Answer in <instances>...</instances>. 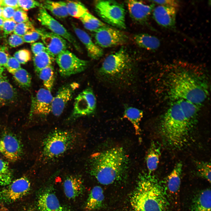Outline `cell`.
Masks as SVG:
<instances>
[{
    "label": "cell",
    "mask_w": 211,
    "mask_h": 211,
    "mask_svg": "<svg viewBox=\"0 0 211 211\" xmlns=\"http://www.w3.org/2000/svg\"><path fill=\"white\" fill-rule=\"evenodd\" d=\"M173 67L164 79V84L169 96L176 101L183 99L201 104L208 94L206 80L193 69Z\"/></svg>",
    "instance_id": "6da1fadb"
},
{
    "label": "cell",
    "mask_w": 211,
    "mask_h": 211,
    "mask_svg": "<svg viewBox=\"0 0 211 211\" xmlns=\"http://www.w3.org/2000/svg\"><path fill=\"white\" fill-rule=\"evenodd\" d=\"M89 164L90 174L100 183L108 185L126 176L129 159L124 149L116 147L93 153Z\"/></svg>",
    "instance_id": "7a4b0ae2"
},
{
    "label": "cell",
    "mask_w": 211,
    "mask_h": 211,
    "mask_svg": "<svg viewBox=\"0 0 211 211\" xmlns=\"http://www.w3.org/2000/svg\"><path fill=\"white\" fill-rule=\"evenodd\" d=\"M130 201L133 211H167L169 205L166 188L148 172L139 175Z\"/></svg>",
    "instance_id": "3957f363"
},
{
    "label": "cell",
    "mask_w": 211,
    "mask_h": 211,
    "mask_svg": "<svg viewBox=\"0 0 211 211\" xmlns=\"http://www.w3.org/2000/svg\"><path fill=\"white\" fill-rule=\"evenodd\" d=\"M132 62L125 50L120 48L108 55L98 72L101 80L111 85L124 87L131 85L137 73Z\"/></svg>",
    "instance_id": "277c9868"
},
{
    "label": "cell",
    "mask_w": 211,
    "mask_h": 211,
    "mask_svg": "<svg viewBox=\"0 0 211 211\" xmlns=\"http://www.w3.org/2000/svg\"><path fill=\"white\" fill-rule=\"evenodd\" d=\"M159 126V132L164 142L173 149L180 148L186 143L192 127L177 101L165 113Z\"/></svg>",
    "instance_id": "5b68a950"
},
{
    "label": "cell",
    "mask_w": 211,
    "mask_h": 211,
    "mask_svg": "<svg viewBox=\"0 0 211 211\" xmlns=\"http://www.w3.org/2000/svg\"><path fill=\"white\" fill-rule=\"evenodd\" d=\"M81 133L74 129H55L49 132L42 142L41 159L51 162L74 148L79 143Z\"/></svg>",
    "instance_id": "8992f818"
},
{
    "label": "cell",
    "mask_w": 211,
    "mask_h": 211,
    "mask_svg": "<svg viewBox=\"0 0 211 211\" xmlns=\"http://www.w3.org/2000/svg\"><path fill=\"white\" fill-rule=\"evenodd\" d=\"M95 9L106 23L120 29L126 28L125 10L122 4L115 1L98 0L95 2Z\"/></svg>",
    "instance_id": "52a82bcc"
},
{
    "label": "cell",
    "mask_w": 211,
    "mask_h": 211,
    "mask_svg": "<svg viewBox=\"0 0 211 211\" xmlns=\"http://www.w3.org/2000/svg\"><path fill=\"white\" fill-rule=\"evenodd\" d=\"M60 75L67 77L80 73L87 68L89 62L81 59L68 50L63 51L55 58Z\"/></svg>",
    "instance_id": "ba28073f"
},
{
    "label": "cell",
    "mask_w": 211,
    "mask_h": 211,
    "mask_svg": "<svg viewBox=\"0 0 211 211\" xmlns=\"http://www.w3.org/2000/svg\"><path fill=\"white\" fill-rule=\"evenodd\" d=\"M37 19L42 25L50 31L62 37L71 44L77 51L81 52L79 45L74 36L44 8H40Z\"/></svg>",
    "instance_id": "9c48e42d"
},
{
    "label": "cell",
    "mask_w": 211,
    "mask_h": 211,
    "mask_svg": "<svg viewBox=\"0 0 211 211\" xmlns=\"http://www.w3.org/2000/svg\"><path fill=\"white\" fill-rule=\"evenodd\" d=\"M96 104V98L92 90L90 88H87L75 98L70 119H75L93 114L95 110Z\"/></svg>",
    "instance_id": "30bf717a"
},
{
    "label": "cell",
    "mask_w": 211,
    "mask_h": 211,
    "mask_svg": "<svg viewBox=\"0 0 211 211\" xmlns=\"http://www.w3.org/2000/svg\"><path fill=\"white\" fill-rule=\"evenodd\" d=\"M30 188V183L27 178H18L0 190V201L7 203L15 202L25 196Z\"/></svg>",
    "instance_id": "8fae6325"
},
{
    "label": "cell",
    "mask_w": 211,
    "mask_h": 211,
    "mask_svg": "<svg viewBox=\"0 0 211 211\" xmlns=\"http://www.w3.org/2000/svg\"><path fill=\"white\" fill-rule=\"evenodd\" d=\"M96 45L100 47L107 48L123 44L128 38L122 32L106 26L101 27L94 32Z\"/></svg>",
    "instance_id": "7c38bea8"
},
{
    "label": "cell",
    "mask_w": 211,
    "mask_h": 211,
    "mask_svg": "<svg viewBox=\"0 0 211 211\" xmlns=\"http://www.w3.org/2000/svg\"><path fill=\"white\" fill-rule=\"evenodd\" d=\"M36 30L39 34L47 52L53 59L69 48L68 42L61 36L44 28Z\"/></svg>",
    "instance_id": "4fadbf2b"
},
{
    "label": "cell",
    "mask_w": 211,
    "mask_h": 211,
    "mask_svg": "<svg viewBox=\"0 0 211 211\" xmlns=\"http://www.w3.org/2000/svg\"><path fill=\"white\" fill-rule=\"evenodd\" d=\"M79 86L78 83L73 82L65 84L59 88L52 100L51 113L54 115L58 117L62 114L75 91Z\"/></svg>",
    "instance_id": "5bb4252c"
},
{
    "label": "cell",
    "mask_w": 211,
    "mask_h": 211,
    "mask_svg": "<svg viewBox=\"0 0 211 211\" xmlns=\"http://www.w3.org/2000/svg\"><path fill=\"white\" fill-rule=\"evenodd\" d=\"M53 97L51 91L41 88L32 98L30 114L45 117L51 113Z\"/></svg>",
    "instance_id": "9a60e30c"
},
{
    "label": "cell",
    "mask_w": 211,
    "mask_h": 211,
    "mask_svg": "<svg viewBox=\"0 0 211 211\" xmlns=\"http://www.w3.org/2000/svg\"><path fill=\"white\" fill-rule=\"evenodd\" d=\"M22 152L21 143L15 136L4 135L0 139V152L8 160L15 162L21 157Z\"/></svg>",
    "instance_id": "2e32d148"
},
{
    "label": "cell",
    "mask_w": 211,
    "mask_h": 211,
    "mask_svg": "<svg viewBox=\"0 0 211 211\" xmlns=\"http://www.w3.org/2000/svg\"><path fill=\"white\" fill-rule=\"evenodd\" d=\"M153 17L159 25L171 28L175 26L176 14V8L171 7L159 5L153 11Z\"/></svg>",
    "instance_id": "e0dca14e"
},
{
    "label": "cell",
    "mask_w": 211,
    "mask_h": 211,
    "mask_svg": "<svg viewBox=\"0 0 211 211\" xmlns=\"http://www.w3.org/2000/svg\"><path fill=\"white\" fill-rule=\"evenodd\" d=\"M126 3L131 16L139 22H143L148 19L155 6L153 3L148 5L136 0H128Z\"/></svg>",
    "instance_id": "ac0fdd59"
},
{
    "label": "cell",
    "mask_w": 211,
    "mask_h": 211,
    "mask_svg": "<svg viewBox=\"0 0 211 211\" xmlns=\"http://www.w3.org/2000/svg\"><path fill=\"white\" fill-rule=\"evenodd\" d=\"M72 27L76 36L85 46L88 56L94 59L101 57L103 55V50L93 42L88 34L74 25Z\"/></svg>",
    "instance_id": "d6986e66"
},
{
    "label": "cell",
    "mask_w": 211,
    "mask_h": 211,
    "mask_svg": "<svg viewBox=\"0 0 211 211\" xmlns=\"http://www.w3.org/2000/svg\"><path fill=\"white\" fill-rule=\"evenodd\" d=\"M63 185L64 193L69 199H74L79 196L84 189L83 180L78 176H68L64 180Z\"/></svg>",
    "instance_id": "ffe728a7"
},
{
    "label": "cell",
    "mask_w": 211,
    "mask_h": 211,
    "mask_svg": "<svg viewBox=\"0 0 211 211\" xmlns=\"http://www.w3.org/2000/svg\"><path fill=\"white\" fill-rule=\"evenodd\" d=\"M37 204L39 211H55L61 206L55 194L49 190L40 195Z\"/></svg>",
    "instance_id": "44dd1931"
},
{
    "label": "cell",
    "mask_w": 211,
    "mask_h": 211,
    "mask_svg": "<svg viewBox=\"0 0 211 211\" xmlns=\"http://www.w3.org/2000/svg\"><path fill=\"white\" fill-rule=\"evenodd\" d=\"M211 190H203L194 197L191 206V211H211Z\"/></svg>",
    "instance_id": "7402d4cb"
},
{
    "label": "cell",
    "mask_w": 211,
    "mask_h": 211,
    "mask_svg": "<svg viewBox=\"0 0 211 211\" xmlns=\"http://www.w3.org/2000/svg\"><path fill=\"white\" fill-rule=\"evenodd\" d=\"M104 198L101 187L95 186L89 193L86 203L85 209L87 211H91L101 208L103 206Z\"/></svg>",
    "instance_id": "603a6c76"
},
{
    "label": "cell",
    "mask_w": 211,
    "mask_h": 211,
    "mask_svg": "<svg viewBox=\"0 0 211 211\" xmlns=\"http://www.w3.org/2000/svg\"><path fill=\"white\" fill-rule=\"evenodd\" d=\"M17 97L16 90L5 77L0 84V107L14 102Z\"/></svg>",
    "instance_id": "cb8c5ba5"
},
{
    "label": "cell",
    "mask_w": 211,
    "mask_h": 211,
    "mask_svg": "<svg viewBox=\"0 0 211 211\" xmlns=\"http://www.w3.org/2000/svg\"><path fill=\"white\" fill-rule=\"evenodd\" d=\"M161 155V146L159 143L152 142L146 156L148 172L152 173L157 168Z\"/></svg>",
    "instance_id": "d4e9b609"
},
{
    "label": "cell",
    "mask_w": 211,
    "mask_h": 211,
    "mask_svg": "<svg viewBox=\"0 0 211 211\" xmlns=\"http://www.w3.org/2000/svg\"><path fill=\"white\" fill-rule=\"evenodd\" d=\"M41 4V7L49 11L54 16L58 18H65L69 16L66 2L46 0L44 1Z\"/></svg>",
    "instance_id": "484cf974"
},
{
    "label": "cell",
    "mask_w": 211,
    "mask_h": 211,
    "mask_svg": "<svg viewBox=\"0 0 211 211\" xmlns=\"http://www.w3.org/2000/svg\"><path fill=\"white\" fill-rule=\"evenodd\" d=\"M182 168V163H177L167 178L166 188L171 193H176L179 190Z\"/></svg>",
    "instance_id": "4316f807"
},
{
    "label": "cell",
    "mask_w": 211,
    "mask_h": 211,
    "mask_svg": "<svg viewBox=\"0 0 211 211\" xmlns=\"http://www.w3.org/2000/svg\"><path fill=\"white\" fill-rule=\"evenodd\" d=\"M176 101L179 103L186 118L193 127L196 122L198 115L199 105L183 99Z\"/></svg>",
    "instance_id": "83f0119b"
},
{
    "label": "cell",
    "mask_w": 211,
    "mask_h": 211,
    "mask_svg": "<svg viewBox=\"0 0 211 211\" xmlns=\"http://www.w3.org/2000/svg\"><path fill=\"white\" fill-rule=\"evenodd\" d=\"M143 114L142 110L136 108L126 106L125 107L123 117L131 123L136 135H139L141 134L139 124L143 117Z\"/></svg>",
    "instance_id": "f1b7e54d"
},
{
    "label": "cell",
    "mask_w": 211,
    "mask_h": 211,
    "mask_svg": "<svg viewBox=\"0 0 211 211\" xmlns=\"http://www.w3.org/2000/svg\"><path fill=\"white\" fill-rule=\"evenodd\" d=\"M134 40L139 47L149 50H155L160 45V41L156 37L146 33L137 34Z\"/></svg>",
    "instance_id": "f546056e"
},
{
    "label": "cell",
    "mask_w": 211,
    "mask_h": 211,
    "mask_svg": "<svg viewBox=\"0 0 211 211\" xmlns=\"http://www.w3.org/2000/svg\"><path fill=\"white\" fill-rule=\"evenodd\" d=\"M79 19L85 28L91 31L94 32L101 27L106 26L89 11L86 13Z\"/></svg>",
    "instance_id": "4dcf8cb0"
},
{
    "label": "cell",
    "mask_w": 211,
    "mask_h": 211,
    "mask_svg": "<svg viewBox=\"0 0 211 211\" xmlns=\"http://www.w3.org/2000/svg\"><path fill=\"white\" fill-rule=\"evenodd\" d=\"M53 60L49 53L46 52L34 55L33 60L36 72L38 74L43 69L51 65Z\"/></svg>",
    "instance_id": "1f68e13d"
},
{
    "label": "cell",
    "mask_w": 211,
    "mask_h": 211,
    "mask_svg": "<svg viewBox=\"0 0 211 211\" xmlns=\"http://www.w3.org/2000/svg\"><path fill=\"white\" fill-rule=\"evenodd\" d=\"M66 5L69 15L76 18L80 19L89 11L85 6L80 2L68 1Z\"/></svg>",
    "instance_id": "d6a6232c"
},
{
    "label": "cell",
    "mask_w": 211,
    "mask_h": 211,
    "mask_svg": "<svg viewBox=\"0 0 211 211\" xmlns=\"http://www.w3.org/2000/svg\"><path fill=\"white\" fill-rule=\"evenodd\" d=\"M43 81L46 89L51 91L53 86L55 76L53 67L51 65L41 70L38 74Z\"/></svg>",
    "instance_id": "836d02e7"
},
{
    "label": "cell",
    "mask_w": 211,
    "mask_h": 211,
    "mask_svg": "<svg viewBox=\"0 0 211 211\" xmlns=\"http://www.w3.org/2000/svg\"><path fill=\"white\" fill-rule=\"evenodd\" d=\"M12 74L15 81L21 87L27 89L30 86L31 76L25 69L21 68Z\"/></svg>",
    "instance_id": "e575fe53"
},
{
    "label": "cell",
    "mask_w": 211,
    "mask_h": 211,
    "mask_svg": "<svg viewBox=\"0 0 211 211\" xmlns=\"http://www.w3.org/2000/svg\"><path fill=\"white\" fill-rule=\"evenodd\" d=\"M12 175L7 163L0 159V186H6L12 182Z\"/></svg>",
    "instance_id": "d590c367"
},
{
    "label": "cell",
    "mask_w": 211,
    "mask_h": 211,
    "mask_svg": "<svg viewBox=\"0 0 211 211\" xmlns=\"http://www.w3.org/2000/svg\"><path fill=\"white\" fill-rule=\"evenodd\" d=\"M196 166L198 173L209 183L211 182V164L210 162L203 161L197 162Z\"/></svg>",
    "instance_id": "8d00e7d4"
},
{
    "label": "cell",
    "mask_w": 211,
    "mask_h": 211,
    "mask_svg": "<svg viewBox=\"0 0 211 211\" xmlns=\"http://www.w3.org/2000/svg\"><path fill=\"white\" fill-rule=\"evenodd\" d=\"M33 24L30 21L16 24L13 32V34L22 37L27 33L34 30Z\"/></svg>",
    "instance_id": "74e56055"
},
{
    "label": "cell",
    "mask_w": 211,
    "mask_h": 211,
    "mask_svg": "<svg viewBox=\"0 0 211 211\" xmlns=\"http://www.w3.org/2000/svg\"><path fill=\"white\" fill-rule=\"evenodd\" d=\"M14 57L20 63L24 64L30 61L31 59L30 51L27 49H22L16 52Z\"/></svg>",
    "instance_id": "f35d334b"
},
{
    "label": "cell",
    "mask_w": 211,
    "mask_h": 211,
    "mask_svg": "<svg viewBox=\"0 0 211 211\" xmlns=\"http://www.w3.org/2000/svg\"><path fill=\"white\" fill-rule=\"evenodd\" d=\"M18 3L19 7L25 11L38 7H42L41 3L33 0H18Z\"/></svg>",
    "instance_id": "ab89813d"
},
{
    "label": "cell",
    "mask_w": 211,
    "mask_h": 211,
    "mask_svg": "<svg viewBox=\"0 0 211 211\" xmlns=\"http://www.w3.org/2000/svg\"><path fill=\"white\" fill-rule=\"evenodd\" d=\"M13 19L18 23L25 22L29 21L27 13L21 8L16 9Z\"/></svg>",
    "instance_id": "60d3db41"
},
{
    "label": "cell",
    "mask_w": 211,
    "mask_h": 211,
    "mask_svg": "<svg viewBox=\"0 0 211 211\" xmlns=\"http://www.w3.org/2000/svg\"><path fill=\"white\" fill-rule=\"evenodd\" d=\"M6 68L12 74L21 68L20 64L14 57H10L8 59Z\"/></svg>",
    "instance_id": "b9f144b4"
},
{
    "label": "cell",
    "mask_w": 211,
    "mask_h": 211,
    "mask_svg": "<svg viewBox=\"0 0 211 211\" xmlns=\"http://www.w3.org/2000/svg\"><path fill=\"white\" fill-rule=\"evenodd\" d=\"M16 24L13 19L4 20L2 29L4 34L8 35L13 32Z\"/></svg>",
    "instance_id": "7bdbcfd3"
},
{
    "label": "cell",
    "mask_w": 211,
    "mask_h": 211,
    "mask_svg": "<svg viewBox=\"0 0 211 211\" xmlns=\"http://www.w3.org/2000/svg\"><path fill=\"white\" fill-rule=\"evenodd\" d=\"M22 37L24 42L33 43L40 38V36L35 29L34 30L27 33Z\"/></svg>",
    "instance_id": "ee69618b"
},
{
    "label": "cell",
    "mask_w": 211,
    "mask_h": 211,
    "mask_svg": "<svg viewBox=\"0 0 211 211\" xmlns=\"http://www.w3.org/2000/svg\"><path fill=\"white\" fill-rule=\"evenodd\" d=\"M9 57L7 47L4 46H0V64L4 67L6 68Z\"/></svg>",
    "instance_id": "f6af8a7d"
},
{
    "label": "cell",
    "mask_w": 211,
    "mask_h": 211,
    "mask_svg": "<svg viewBox=\"0 0 211 211\" xmlns=\"http://www.w3.org/2000/svg\"><path fill=\"white\" fill-rule=\"evenodd\" d=\"M24 42L22 37L14 34H11L8 39V44L12 47L19 46L23 44Z\"/></svg>",
    "instance_id": "bcb514c9"
},
{
    "label": "cell",
    "mask_w": 211,
    "mask_h": 211,
    "mask_svg": "<svg viewBox=\"0 0 211 211\" xmlns=\"http://www.w3.org/2000/svg\"><path fill=\"white\" fill-rule=\"evenodd\" d=\"M2 8L1 17L4 20L13 19L16 9L10 7H5Z\"/></svg>",
    "instance_id": "7dc6e473"
},
{
    "label": "cell",
    "mask_w": 211,
    "mask_h": 211,
    "mask_svg": "<svg viewBox=\"0 0 211 211\" xmlns=\"http://www.w3.org/2000/svg\"><path fill=\"white\" fill-rule=\"evenodd\" d=\"M31 49L34 55L43 52H47V49L44 44L40 42L33 43L31 45Z\"/></svg>",
    "instance_id": "c3c4849f"
},
{
    "label": "cell",
    "mask_w": 211,
    "mask_h": 211,
    "mask_svg": "<svg viewBox=\"0 0 211 211\" xmlns=\"http://www.w3.org/2000/svg\"><path fill=\"white\" fill-rule=\"evenodd\" d=\"M154 3H156L160 5L171 7L176 8L178 7L179 4L178 1L174 0H154L152 1Z\"/></svg>",
    "instance_id": "681fc988"
},
{
    "label": "cell",
    "mask_w": 211,
    "mask_h": 211,
    "mask_svg": "<svg viewBox=\"0 0 211 211\" xmlns=\"http://www.w3.org/2000/svg\"><path fill=\"white\" fill-rule=\"evenodd\" d=\"M10 7L17 9L19 8L18 0H0V7Z\"/></svg>",
    "instance_id": "f907efd6"
},
{
    "label": "cell",
    "mask_w": 211,
    "mask_h": 211,
    "mask_svg": "<svg viewBox=\"0 0 211 211\" xmlns=\"http://www.w3.org/2000/svg\"><path fill=\"white\" fill-rule=\"evenodd\" d=\"M55 211H71L69 209L63 207L61 206L59 209Z\"/></svg>",
    "instance_id": "816d5d0a"
},
{
    "label": "cell",
    "mask_w": 211,
    "mask_h": 211,
    "mask_svg": "<svg viewBox=\"0 0 211 211\" xmlns=\"http://www.w3.org/2000/svg\"><path fill=\"white\" fill-rule=\"evenodd\" d=\"M4 20L1 17H0V30H2Z\"/></svg>",
    "instance_id": "f5cc1de1"
},
{
    "label": "cell",
    "mask_w": 211,
    "mask_h": 211,
    "mask_svg": "<svg viewBox=\"0 0 211 211\" xmlns=\"http://www.w3.org/2000/svg\"><path fill=\"white\" fill-rule=\"evenodd\" d=\"M4 67H2L0 64V76H3V73L4 70Z\"/></svg>",
    "instance_id": "db71d44e"
},
{
    "label": "cell",
    "mask_w": 211,
    "mask_h": 211,
    "mask_svg": "<svg viewBox=\"0 0 211 211\" xmlns=\"http://www.w3.org/2000/svg\"><path fill=\"white\" fill-rule=\"evenodd\" d=\"M0 211H9L8 209L2 205L0 206Z\"/></svg>",
    "instance_id": "11a10c76"
},
{
    "label": "cell",
    "mask_w": 211,
    "mask_h": 211,
    "mask_svg": "<svg viewBox=\"0 0 211 211\" xmlns=\"http://www.w3.org/2000/svg\"><path fill=\"white\" fill-rule=\"evenodd\" d=\"M23 211H35L31 207L26 208Z\"/></svg>",
    "instance_id": "9f6ffc18"
},
{
    "label": "cell",
    "mask_w": 211,
    "mask_h": 211,
    "mask_svg": "<svg viewBox=\"0 0 211 211\" xmlns=\"http://www.w3.org/2000/svg\"><path fill=\"white\" fill-rule=\"evenodd\" d=\"M5 77L4 76H0V84L1 83V81L3 80L5 78Z\"/></svg>",
    "instance_id": "6f0895ef"
},
{
    "label": "cell",
    "mask_w": 211,
    "mask_h": 211,
    "mask_svg": "<svg viewBox=\"0 0 211 211\" xmlns=\"http://www.w3.org/2000/svg\"><path fill=\"white\" fill-rule=\"evenodd\" d=\"M2 11V8L0 7V17H1V13Z\"/></svg>",
    "instance_id": "680465c9"
}]
</instances>
